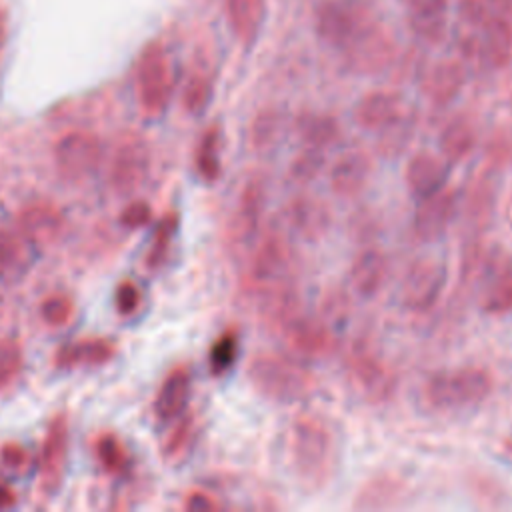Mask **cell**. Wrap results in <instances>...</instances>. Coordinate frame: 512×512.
I'll return each mask as SVG.
<instances>
[{
    "label": "cell",
    "mask_w": 512,
    "mask_h": 512,
    "mask_svg": "<svg viewBox=\"0 0 512 512\" xmlns=\"http://www.w3.org/2000/svg\"><path fill=\"white\" fill-rule=\"evenodd\" d=\"M316 32L358 72L382 70L394 54L390 34L366 0L322 2L316 10Z\"/></svg>",
    "instance_id": "1"
},
{
    "label": "cell",
    "mask_w": 512,
    "mask_h": 512,
    "mask_svg": "<svg viewBox=\"0 0 512 512\" xmlns=\"http://www.w3.org/2000/svg\"><path fill=\"white\" fill-rule=\"evenodd\" d=\"M292 470L310 488L322 486L336 466V438L326 418L314 412L298 414L286 438Z\"/></svg>",
    "instance_id": "2"
},
{
    "label": "cell",
    "mask_w": 512,
    "mask_h": 512,
    "mask_svg": "<svg viewBox=\"0 0 512 512\" xmlns=\"http://www.w3.org/2000/svg\"><path fill=\"white\" fill-rule=\"evenodd\" d=\"M252 388L266 400L292 404L314 390L312 372L298 360L282 354H258L248 364Z\"/></svg>",
    "instance_id": "3"
},
{
    "label": "cell",
    "mask_w": 512,
    "mask_h": 512,
    "mask_svg": "<svg viewBox=\"0 0 512 512\" xmlns=\"http://www.w3.org/2000/svg\"><path fill=\"white\" fill-rule=\"evenodd\" d=\"M492 386L490 372L478 366L440 370L426 380L424 400L440 412L466 410L482 404L490 396Z\"/></svg>",
    "instance_id": "4"
},
{
    "label": "cell",
    "mask_w": 512,
    "mask_h": 512,
    "mask_svg": "<svg viewBox=\"0 0 512 512\" xmlns=\"http://www.w3.org/2000/svg\"><path fill=\"white\" fill-rule=\"evenodd\" d=\"M248 288L254 296L276 288L292 280V248L288 240L276 232L268 230L262 238L254 240V248L246 270Z\"/></svg>",
    "instance_id": "5"
},
{
    "label": "cell",
    "mask_w": 512,
    "mask_h": 512,
    "mask_svg": "<svg viewBox=\"0 0 512 512\" xmlns=\"http://www.w3.org/2000/svg\"><path fill=\"white\" fill-rule=\"evenodd\" d=\"M348 378L362 398L368 402H386L398 388V378L392 366L368 348H354L346 360Z\"/></svg>",
    "instance_id": "6"
},
{
    "label": "cell",
    "mask_w": 512,
    "mask_h": 512,
    "mask_svg": "<svg viewBox=\"0 0 512 512\" xmlns=\"http://www.w3.org/2000/svg\"><path fill=\"white\" fill-rule=\"evenodd\" d=\"M480 308L500 316L512 312V256L490 250L480 266Z\"/></svg>",
    "instance_id": "7"
},
{
    "label": "cell",
    "mask_w": 512,
    "mask_h": 512,
    "mask_svg": "<svg viewBox=\"0 0 512 512\" xmlns=\"http://www.w3.org/2000/svg\"><path fill=\"white\" fill-rule=\"evenodd\" d=\"M446 286V268L440 260L422 258L416 260L400 286L402 304L412 312H426L438 300Z\"/></svg>",
    "instance_id": "8"
},
{
    "label": "cell",
    "mask_w": 512,
    "mask_h": 512,
    "mask_svg": "<svg viewBox=\"0 0 512 512\" xmlns=\"http://www.w3.org/2000/svg\"><path fill=\"white\" fill-rule=\"evenodd\" d=\"M138 96L146 112H162L172 96V76L164 50L158 44H150L138 64Z\"/></svg>",
    "instance_id": "9"
},
{
    "label": "cell",
    "mask_w": 512,
    "mask_h": 512,
    "mask_svg": "<svg viewBox=\"0 0 512 512\" xmlns=\"http://www.w3.org/2000/svg\"><path fill=\"white\" fill-rule=\"evenodd\" d=\"M102 160V144L94 134L70 132L58 140L54 148V164L58 174L70 182L90 176Z\"/></svg>",
    "instance_id": "10"
},
{
    "label": "cell",
    "mask_w": 512,
    "mask_h": 512,
    "mask_svg": "<svg viewBox=\"0 0 512 512\" xmlns=\"http://www.w3.org/2000/svg\"><path fill=\"white\" fill-rule=\"evenodd\" d=\"M278 328L288 348L302 356H322L334 346L330 326L322 318L304 314L300 310L286 318Z\"/></svg>",
    "instance_id": "11"
},
{
    "label": "cell",
    "mask_w": 512,
    "mask_h": 512,
    "mask_svg": "<svg viewBox=\"0 0 512 512\" xmlns=\"http://www.w3.org/2000/svg\"><path fill=\"white\" fill-rule=\"evenodd\" d=\"M36 242L18 226L0 220V282L22 278L34 264Z\"/></svg>",
    "instance_id": "12"
},
{
    "label": "cell",
    "mask_w": 512,
    "mask_h": 512,
    "mask_svg": "<svg viewBox=\"0 0 512 512\" xmlns=\"http://www.w3.org/2000/svg\"><path fill=\"white\" fill-rule=\"evenodd\" d=\"M456 206H458V196L454 190L446 186L430 196L420 198V204L412 218L414 234L426 242L440 238L448 230L456 214Z\"/></svg>",
    "instance_id": "13"
},
{
    "label": "cell",
    "mask_w": 512,
    "mask_h": 512,
    "mask_svg": "<svg viewBox=\"0 0 512 512\" xmlns=\"http://www.w3.org/2000/svg\"><path fill=\"white\" fill-rule=\"evenodd\" d=\"M354 120L366 130L386 132L406 120V104L398 92L374 90L356 104Z\"/></svg>",
    "instance_id": "14"
},
{
    "label": "cell",
    "mask_w": 512,
    "mask_h": 512,
    "mask_svg": "<svg viewBox=\"0 0 512 512\" xmlns=\"http://www.w3.org/2000/svg\"><path fill=\"white\" fill-rule=\"evenodd\" d=\"M150 170V154L144 142L128 140L114 154L110 182L118 194L134 192Z\"/></svg>",
    "instance_id": "15"
},
{
    "label": "cell",
    "mask_w": 512,
    "mask_h": 512,
    "mask_svg": "<svg viewBox=\"0 0 512 512\" xmlns=\"http://www.w3.org/2000/svg\"><path fill=\"white\" fill-rule=\"evenodd\" d=\"M266 200V188L260 176H252L246 180L236 212L232 218V234L238 242L254 244V240L260 236V220H262V208Z\"/></svg>",
    "instance_id": "16"
},
{
    "label": "cell",
    "mask_w": 512,
    "mask_h": 512,
    "mask_svg": "<svg viewBox=\"0 0 512 512\" xmlns=\"http://www.w3.org/2000/svg\"><path fill=\"white\" fill-rule=\"evenodd\" d=\"M372 170L370 156L362 150H348L344 152L328 172L330 188L336 196L350 198L356 196L368 182Z\"/></svg>",
    "instance_id": "17"
},
{
    "label": "cell",
    "mask_w": 512,
    "mask_h": 512,
    "mask_svg": "<svg viewBox=\"0 0 512 512\" xmlns=\"http://www.w3.org/2000/svg\"><path fill=\"white\" fill-rule=\"evenodd\" d=\"M480 56L490 68H506L512 62V16L490 10L482 22Z\"/></svg>",
    "instance_id": "18"
},
{
    "label": "cell",
    "mask_w": 512,
    "mask_h": 512,
    "mask_svg": "<svg viewBox=\"0 0 512 512\" xmlns=\"http://www.w3.org/2000/svg\"><path fill=\"white\" fill-rule=\"evenodd\" d=\"M404 178L410 192L418 198H424L446 186L448 166L440 156L422 150L410 156L404 170Z\"/></svg>",
    "instance_id": "19"
},
{
    "label": "cell",
    "mask_w": 512,
    "mask_h": 512,
    "mask_svg": "<svg viewBox=\"0 0 512 512\" xmlns=\"http://www.w3.org/2000/svg\"><path fill=\"white\" fill-rule=\"evenodd\" d=\"M388 272H390V264L384 252L376 248H368L354 258L348 272V280L352 290L360 298H372L386 284Z\"/></svg>",
    "instance_id": "20"
},
{
    "label": "cell",
    "mask_w": 512,
    "mask_h": 512,
    "mask_svg": "<svg viewBox=\"0 0 512 512\" xmlns=\"http://www.w3.org/2000/svg\"><path fill=\"white\" fill-rule=\"evenodd\" d=\"M464 80H466V76H464L462 66L458 62L444 60V62L430 66L424 72L422 92L430 102L444 106V104H450L460 94Z\"/></svg>",
    "instance_id": "21"
},
{
    "label": "cell",
    "mask_w": 512,
    "mask_h": 512,
    "mask_svg": "<svg viewBox=\"0 0 512 512\" xmlns=\"http://www.w3.org/2000/svg\"><path fill=\"white\" fill-rule=\"evenodd\" d=\"M190 390H192V378L186 368H176L172 370L166 380L162 382L156 402H154V412L162 422H170L178 416L188 406L190 400Z\"/></svg>",
    "instance_id": "22"
},
{
    "label": "cell",
    "mask_w": 512,
    "mask_h": 512,
    "mask_svg": "<svg viewBox=\"0 0 512 512\" xmlns=\"http://www.w3.org/2000/svg\"><path fill=\"white\" fill-rule=\"evenodd\" d=\"M404 492H406V486L400 478L392 474H378L358 490L354 508H360V510L394 508L402 502Z\"/></svg>",
    "instance_id": "23"
},
{
    "label": "cell",
    "mask_w": 512,
    "mask_h": 512,
    "mask_svg": "<svg viewBox=\"0 0 512 512\" xmlns=\"http://www.w3.org/2000/svg\"><path fill=\"white\" fill-rule=\"evenodd\" d=\"M286 218L288 224L306 238H316L320 236L328 224H330V216L326 206L310 196H298L294 198L288 206H286Z\"/></svg>",
    "instance_id": "24"
},
{
    "label": "cell",
    "mask_w": 512,
    "mask_h": 512,
    "mask_svg": "<svg viewBox=\"0 0 512 512\" xmlns=\"http://www.w3.org/2000/svg\"><path fill=\"white\" fill-rule=\"evenodd\" d=\"M226 2V14L232 32L236 38L250 46L264 24L266 16V4L264 0H224Z\"/></svg>",
    "instance_id": "25"
},
{
    "label": "cell",
    "mask_w": 512,
    "mask_h": 512,
    "mask_svg": "<svg viewBox=\"0 0 512 512\" xmlns=\"http://www.w3.org/2000/svg\"><path fill=\"white\" fill-rule=\"evenodd\" d=\"M408 10L412 30L424 40H438L444 32L446 0H400Z\"/></svg>",
    "instance_id": "26"
},
{
    "label": "cell",
    "mask_w": 512,
    "mask_h": 512,
    "mask_svg": "<svg viewBox=\"0 0 512 512\" xmlns=\"http://www.w3.org/2000/svg\"><path fill=\"white\" fill-rule=\"evenodd\" d=\"M438 142L446 160L462 162L476 146V128L466 116H456L442 128Z\"/></svg>",
    "instance_id": "27"
},
{
    "label": "cell",
    "mask_w": 512,
    "mask_h": 512,
    "mask_svg": "<svg viewBox=\"0 0 512 512\" xmlns=\"http://www.w3.org/2000/svg\"><path fill=\"white\" fill-rule=\"evenodd\" d=\"M66 456V418L58 416L52 420L42 456V480L48 488H54L62 476V464Z\"/></svg>",
    "instance_id": "28"
},
{
    "label": "cell",
    "mask_w": 512,
    "mask_h": 512,
    "mask_svg": "<svg viewBox=\"0 0 512 512\" xmlns=\"http://www.w3.org/2000/svg\"><path fill=\"white\" fill-rule=\"evenodd\" d=\"M296 132L306 146L326 148L340 138V124L330 114L306 112L296 120Z\"/></svg>",
    "instance_id": "29"
},
{
    "label": "cell",
    "mask_w": 512,
    "mask_h": 512,
    "mask_svg": "<svg viewBox=\"0 0 512 512\" xmlns=\"http://www.w3.org/2000/svg\"><path fill=\"white\" fill-rule=\"evenodd\" d=\"M18 226L34 240H48L52 238L60 226H62V218L60 214L48 206V204H32L28 208H24L18 216Z\"/></svg>",
    "instance_id": "30"
},
{
    "label": "cell",
    "mask_w": 512,
    "mask_h": 512,
    "mask_svg": "<svg viewBox=\"0 0 512 512\" xmlns=\"http://www.w3.org/2000/svg\"><path fill=\"white\" fill-rule=\"evenodd\" d=\"M220 150H222V138H220V128L210 126L196 148V170L206 182H216L222 174V160H220Z\"/></svg>",
    "instance_id": "31"
},
{
    "label": "cell",
    "mask_w": 512,
    "mask_h": 512,
    "mask_svg": "<svg viewBox=\"0 0 512 512\" xmlns=\"http://www.w3.org/2000/svg\"><path fill=\"white\" fill-rule=\"evenodd\" d=\"M112 356V348L106 340H82L66 344L56 354L58 366H76V364H102Z\"/></svg>",
    "instance_id": "32"
},
{
    "label": "cell",
    "mask_w": 512,
    "mask_h": 512,
    "mask_svg": "<svg viewBox=\"0 0 512 512\" xmlns=\"http://www.w3.org/2000/svg\"><path fill=\"white\" fill-rule=\"evenodd\" d=\"M240 354V336L236 330H226L220 334L208 352V366L214 376L226 374L238 360Z\"/></svg>",
    "instance_id": "33"
},
{
    "label": "cell",
    "mask_w": 512,
    "mask_h": 512,
    "mask_svg": "<svg viewBox=\"0 0 512 512\" xmlns=\"http://www.w3.org/2000/svg\"><path fill=\"white\" fill-rule=\"evenodd\" d=\"M284 128V116L278 110H262L250 124V144L254 150H268Z\"/></svg>",
    "instance_id": "34"
},
{
    "label": "cell",
    "mask_w": 512,
    "mask_h": 512,
    "mask_svg": "<svg viewBox=\"0 0 512 512\" xmlns=\"http://www.w3.org/2000/svg\"><path fill=\"white\" fill-rule=\"evenodd\" d=\"M326 162V154L324 148H316V146H306L290 164V178L306 184L312 182L324 168Z\"/></svg>",
    "instance_id": "35"
},
{
    "label": "cell",
    "mask_w": 512,
    "mask_h": 512,
    "mask_svg": "<svg viewBox=\"0 0 512 512\" xmlns=\"http://www.w3.org/2000/svg\"><path fill=\"white\" fill-rule=\"evenodd\" d=\"M176 226H178V220H176L174 214H166L162 218V222L158 224L156 234H154V244H152V248L148 252V258H146L150 268L160 266V262L166 258V252H168V246H170V242L174 238Z\"/></svg>",
    "instance_id": "36"
},
{
    "label": "cell",
    "mask_w": 512,
    "mask_h": 512,
    "mask_svg": "<svg viewBox=\"0 0 512 512\" xmlns=\"http://www.w3.org/2000/svg\"><path fill=\"white\" fill-rule=\"evenodd\" d=\"M22 368V348L16 340H0V388L8 386Z\"/></svg>",
    "instance_id": "37"
},
{
    "label": "cell",
    "mask_w": 512,
    "mask_h": 512,
    "mask_svg": "<svg viewBox=\"0 0 512 512\" xmlns=\"http://www.w3.org/2000/svg\"><path fill=\"white\" fill-rule=\"evenodd\" d=\"M210 96H212L210 80L204 76H194L188 80V84L184 88L182 102L190 114H200L208 106Z\"/></svg>",
    "instance_id": "38"
},
{
    "label": "cell",
    "mask_w": 512,
    "mask_h": 512,
    "mask_svg": "<svg viewBox=\"0 0 512 512\" xmlns=\"http://www.w3.org/2000/svg\"><path fill=\"white\" fill-rule=\"evenodd\" d=\"M98 458L102 462V466L108 472H116L124 466V452L122 446L118 444V440L114 436H102L98 440Z\"/></svg>",
    "instance_id": "39"
},
{
    "label": "cell",
    "mask_w": 512,
    "mask_h": 512,
    "mask_svg": "<svg viewBox=\"0 0 512 512\" xmlns=\"http://www.w3.org/2000/svg\"><path fill=\"white\" fill-rule=\"evenodd\" d=\"M72 312V302L66 296H52L42 304V318L52 324V326H60L70 318Z\"/></svg>",
    "instance_id": "40"
},
{
    "label": "cell",
    "mask_w": 512,
    "mask_h": 512,
    "mask_svg": "<svg viewBox=\"0 0 512 512\" xmlns=\"http://www.w3.org/2000/svg\"><path fill=\"white\" fill-rule=\"evenodd\" d=\"M114 300L120 314H132L140 304V290L132 282H122L116 290Z\"/></svg>",
    "instance_id": "41"
},
{
    "label": "cell",
    "mask_w": 512,
    "mask_h": 512,
    "mask_svg": "<svg viewBox=\"0 0 512 512\" xmlns=\"http://www.w3.org/2000/svg\"><path fill=\"white\" fill-rule=\"evenodd\" d=\"M150 216H152L150 206H148L144 200H136V202H132V204L122 212L120 220H122V224L130 226V228H136V226L146 224V222L150 220Z\"/></svg>",
    "instance_id": "42"
},
{
    "label": "cell",
    "mask_w": 512,
    "mask_h": 512,
    "mask_svg": "<svg viewBox=\"0 0 512 512\" xmlns=\"http://www.w3.org/2000/svg\"><path fill=\"white\" fill-rule=\"evenodd\" d=\"M190 430H192V420H190V418H184V420L178 424V428H176V432L172 434V438L168 440L166 452H168V454H174V452L182 450L184 442H186L188 436H190Z\"/></svg>",
    "instance_id": "43"
},
{
    "label": "cell",
    "mask_w": 512,
    "mask_h": 512,
    "mask_svg": "<svg viewBox=\"0 0 512 512\" xmlns=\"http://www.w3.org/2000/svg\"><path fill=\"white\" fill-rule=\"evenodd\" d=\"M186 508H190V510H212V508H216V502L210 496H206L202 492H196V494L188 496Z\"/></svg>",
    "instance_id": "44"
},
{
    "label": "cell",
    "mask_w": 512,
    "mask_h": 512,
    "mask_svg": "<svg viewBox=\"0 0 512 512\" xmlns=\"http://www.w3.org/2000/svg\"><path fill=\"white\" fill-rule=\"evenodd\" d=\"M2 460L6 466H20L24 462V450L14 444H6L2 448Z\"/></svg>",
    "instance_id": "45"
},
{
    "label": "cell",
    "mask_w": 512,
    "mask_h": 512,
    "mask_svg": "<svg viewBox=\"0 0 512 512\" xmlns=\"http://www.w3.org/2000/svg\"><path fill=\"white\" fill-rule=\"evenodd\" d=\"M14 500H16L14 492H12L8 486L0 484V508H8V506H12V504H14Z\"/></svg>",
    "instance_id": "46"
},
{
    "label": "cell",
    "mask_w": 512,
    "mask_h": 512,
    "mask_svg": "<svg viewBox=\"0 0 512 512\" xmlns=\"http://www.w3.org/2000/svg\"><path fill=\"white\" fill-rule=\"evenodd\" d=\"M502 448H504V452L512 458V438H506V440L502 442Z\"/></svg>",
    "instance_id": "47"
}]
</instances>
